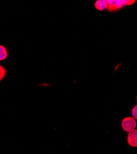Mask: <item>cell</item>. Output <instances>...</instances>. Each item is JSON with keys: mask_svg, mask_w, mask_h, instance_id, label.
I'll return each instance as SVG.
<instances>
[{"mask_svg": "<svg viewBox=\"0 0 137 154\" xmlns=\"http://www.w3.org/2000/svg\"><path fill=\"white\" fill-rule=\"evenodd\" d=\"M95 7L97 10L103 11L107 8L106 0H98L95 3Z\"/></svg>", "mask_w": 137, "mask_h": 154, "instance_id": "3957f363", "label": "cell"}, {"mask_svg": "<svg viewBox=\"0 0 137 154\" xmlns=\"http://www.w3.org/2000/svg\"><path fill=\"white\" fill-rule=\"evenodd\" d=\"M6 69L0 65V81H1L6 76Z\"/></svg>", "mask_w": 137, "mask_h": 154, "instance_id": "8992f818", "label": "cell"}, {"mask_svg": "<svg viewBox=\"0 0 137 154\" xmlns=\"http://www.w3.org/2000/svg\"><path fill=\"white\" fill-rule=\"evenodd\" d=\"M107 4V8L108 10L110 12H115L116 11L115 5V1L114 0H107L106 1Z\"/></svg>", "mask_w": 137, "mask_h": 154, "instance_id": "5b68a950", "label": "cell"}, {"mask_svg": "<svg viewBox=\"0 0 137 154\" xmlns=\"http://www.w3.org/2000/svg\"><path fill=\"white\" fill-rule=\"evenodd\" d=\"M7 57V51L6 48L2 45H0V61L6 59Z\"/></svg>", "mask_w": 137, "mask_h": 154, "instance_id": "277c9868", "label": "cell"}, {"mask_svg": "<svg viewBox=\"0 0 137 154\" xmlns=\"http://www.w3.org/2000/svg\"><path fill=\"white\" fill-rule=\"evenodd\" d=\"M115 8L116 11L119 10L122 8H123L124 6L122 2V0H115Z\"/></svg>", "mask_w": 137, "mask_h": 154, "instance_id": "52a82bcc", "label": "cell"}, {"mask_svg": "<svg viewBox=\"0 0 137 154\" xmlns=\"http://www.w3.org/2000/svg\"><path fill=\"white\" fill-rule=\"evenodd\" d=\"M121 126L122 129L126 132L129 133L135 129L136 126V122L133 118L127 117L122 120Z\"/></svg>", "mask_w": 137, "mask_h": 154, "instance_id": "6da1fadb", "label": "cell"}, {"mask_svg": "<svg viewBox=\"0 0 137 154\" xmlns=\"http://www.w3.org/2000/svg\"><path fill=\"white\" fill-rule=\"evenodd\" d=\"M122 2L124 6H125V5H133L135 2V1H133V0H122Z\"/></svg>", "mask_w": 137, "mask_h": 154, "instance_id": "9c48e42d", "label": "cell"}, {"mask_svg": "<svg viewBox=\"0 0 137 154\" xmlns=\"http://www.w3.org/2000/svg\"><path fill=\"white\" fill-rule=\"evenodd\" d=\"M128 144L133 147H137V130H133L129 133L127 137Z\"/></svg>", "mask_w": 137, "mask_h": 154, "instance_id": "7a4b0ae2", "label": "cell"}, {"mask_svg": "<svg viewBox=\"0 0 137 154\" xmlns=\"http://www.w3.org/2000/svg\"><path fill=\"white\" fill-rule=\"evenodd\" d=\"M132 116L135 120H136L137 119V106H135L133 109H132Z\"/></svg>", "mask_w": 137, "mask_h": 154, "instance_id": "ba28073f", "label": "cell"}]
</instances>
